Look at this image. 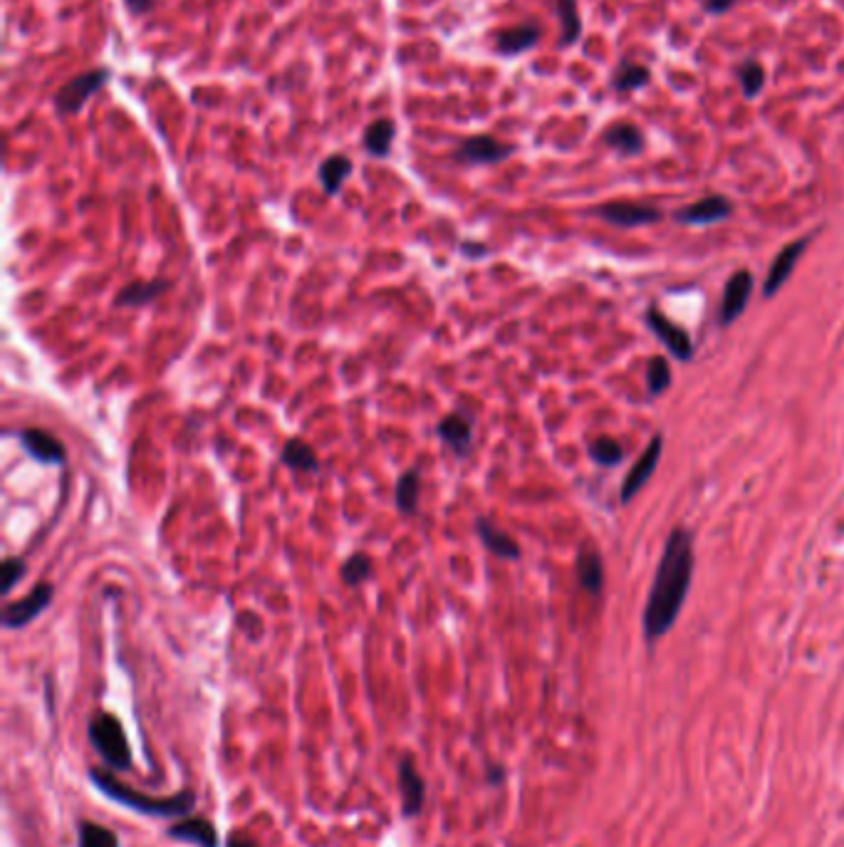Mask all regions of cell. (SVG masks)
I'll list each match as a JSON object with an SVG mask.
<instances>
[{
  "instance_id": "obj_17",
  "label": "cell",
  "mask_w": 844,
  "mask_h": 847,
  "mask_svg": "<svg viewBox=\"0 0 844 847\" xmlns=\"http://www.w3.org/2000/svg\"><path fill=\"white\" fill-rule=\"evenodd\" d=\"M476 530H478L481 543L486 545L496 558H503V560L520 558V545L515 543L513 535L505 533V530L498 528L493 521H488V518H476Z\"/></svg>"
},
{
  "instance_id": "obj_14",
  "label": "cell",
  "mask_w": 844,
  "mask_h": 847,
  "mask_svg": "<svg viewBox=\"0 0 844 847\" xmlns=\"http://www.w3.org/2000/svg\"><path fill=\"white\" fill-rule=\"evenodd\" d=\"M731 211L733 206L726 196H706V199L691 204L689 209L676 213V221L689 223V226H711V223L731 216Z\"/></svg>"
},
{
  "instance_id": "obj_24",
  "label": "cell",
  "mask_w": 844,
  "mask_h": 847,
  "mask_svg": "<svg viewBox=\"0 0 844 847\" xmlns=\"http://www.w3.org/2000/svg\"><path fill=\"white\" fill-rule=\"evenodd\" d=\"M419 493H421V476L419 471L411 469L401 474L397 481V491H394V501L404 516H414L419 511Z\"/></svg>"
},
{
  "instance_id": "obj_21",
  "label": "cell",
  "mask_w": 844,
  "mask_h": 847,
  "mask_svg": "<svg viewBox=\"0 0 844 847\" xmlns=\"http://www.w3.org/2000/svg\"><path fill=\"white\" fill-rule=\"evenodd\" d=\"M169 835L171 838L184 840V843L199 845V847H218V835L208 820H199V818L184 820V823L174 825V828L169 830Z\"/></svg>"
},
{
  "instance_id": "obj_20",
  "label": "cell",
  "mask_w": 844,
  "mask_h": 847,
  "mask_svg": "<svg viewBox=\"0 0 844 847\" xmlns=\"http://www.w3.org/2000/svg\"><path fill=\"white\" fill-rule=\"evenodd\" d=\"M352 174V159H347L345 154H335V157L325 159L320 164V184L325 189V194L337 196L345 186V181Z\"/></svg>"
},
{
  "instance_id": "obj_31",
  "label": "cell",
  "mask_w": 844,
  "mask_h": 847,
  "mask_svg": "<svg viewBox=\"0 0 844 847\" xmlns=\"http://www.w3.org/2000/svg\"><path fill=\"white\" fill-rule=\"evenodd\" d=\"M765 85V70L758 65V62H745L743 70H741V87L745 92V97H755L760 90H763Z\"/></svg>"
},
{
  "instance_id": "obj_33",
  "label": "cell",
  "mask_w": 844,
  "mask_h": 847,
  "mask_svg": "<svg viewBox=\"0 0 844 847\" xmlns=\"http://www.w3.org/2000/svg\"><path fill=\"white\" fill-rule=\"evenodd\" d=\"M25 575V563L20 558H5L3 563V592H10Z\"/></svg>"
},
{
  "instance_id": "obj_11",
  "label": "cell",
  "mask_w": 844,
  "mask_h": 847,
  "mask_svg": "<svg viewBox=\"0 0 844 847\" xmlns=\"http://www.w3.org/2000/svg\"><path fill=\"white\" fill-rule=\"evenodd\" d=\"M807 243H810V238H800V241L790 243V246H785L783 251L775 256V261L768 270V278H765V285H763L765 298H773L778 290H783V285L788 283L790 275H793L797 261H800V256L805 253Z\"/></svg>"
},
{
  "instance_id": "obj_15",
  "label": "cell",
  "mask_w": 844,
  "mask_h": 847,
  "mask_svg": "<svg viewBox=\"0 0 844 847\" xmlns=\"http://www.w3.org/2000/svg\"><path fill=\"white\" fill-rule=\"evenodd\" d=\"M399 788H401V805H404V815L411 818L421 810L426 798V786L424 778L419 776V771L414 768L411 758H404L399 766Z\"/></svg>"
},
{
  "instance_id": "obj_2",
  "label": "cell",
  "mask_w": 844,
  "mask_h": 847,
  "mask_svg": "<svg viewBox=\"0 0 844 847\" xmlns=\"http://www.w3.org/2000/svg\"><path fill=\"white\" fill-rule=\"evenodd\" d=\"M92 783H95L107 798L117 800V803L127 805V808L139 810V813L174 818V815H186L189 810H194V795L191 793H179L171 795V798H149V795H139V791H132V788H127L124 783H119L117 778L97 771L92 773Z\"/></svg>"
},
{
  "instance_id": "obj_29",
  "label": "cell",
  "mask_w": 844,
  "mask_h": 847,
  "mask_svg": "<svg viewBox=\"0 0 844 847\" xmlns=\"http://www.w3.org/2000/svg\"><path fill=\"white\" fill-rule=\"evenodd\" d=\"M80 847H119L117 835L112 830L95 823L80 825Z\"/></svg>"
},
{
  "instance_id": "obj_32",
  "label": "cell",
  "mask_w": 844,
  "mask_h": 847,
  "mask_svg": "<svg viewBox=\"0 0 844 847\" xmlns=\"http://www.w3.org/2000/svg\"><path fill=\"white\" fill-rule=\"evenodd\" d=\"M646 80H649V70H646V67L627 65L622 72H619L617 90H622V92L639 90V87L646 85Z\"/></svg>"
},
{
  "instance_id": "obj_25",
  "label": "cell",
  "mask_w": 844,
  "mask_h": 847,
  "mask_svg": "<svg viewBox=\"0 0 844 847\" xmlns=\"http://www.w3.org/2000/svg\"><path fill=\"white\" fill-rule=\"evenodd\" d=\"M604 144L622 154H639L644 147V139L634 124H614L604 132Z\"/></svg>"
},
{
  "instance_id": "obj_34",
  "label": "cell",
  "mask_w": 844,
  "mask_h": 847,
  "mask_svg": "<svg viewBox=\"0 0 844 847\" xmlns=\"http://www.w3.org/2000/svg\"><path fill=\"white\" fill-rule=\"evenodd\" d=\"M156 3H159V0H127V8L132 10L134 15H147Z\"/></svg>"
},
{
  "instance_id": "obj_27",
  "label": "cell",
  "mask_w": 844,
  "mask_h": 847,
  "mask_svg": "<svg viewBox=\"0 0 844 847\" xmlns=\"http://www.w3.org/2000/svg\"><path fill=\"white\" fill-rule=\"evenodd\" d=\"M372 573H374V565H372V558H369L367 553L349 555L347 563L342 565V580H345L349 587L367 583V580L372 578Z\"/></svg>"
},
{
  "instance_id": "obj_5",
  "label": "cell",
  "mask_w": 844,
  "mask_h": 847,
  "mask_svg": "<svg viewBox=\"0 0 844 847\" xmlns=\"http://www.w3.org/2000/svg\"><path fill=\"white\" fill-rule=\"evenodd\" d=\"M513 144H505L491 134H476V137L463 139L453 152V159L463 166H488L500 164L513 154Z\"/></svg>"
},
{
  "instance_id": "obj_12",
  "label": "cell",
  "mask_w": 844,
  "mask_h": 847,
  "mask_svg": "<svg viewBox=\"0 0 844 847\" xmlns=\"http://www.w3.org/2000/svg\"><path fill=\"white\" fill-rule=\"evenodd\" d=\"M441 439L456 451L458 456H466L473 446V417L463 409H453L451 414H446L436 426Z\"/></svg>"
},
{
  "instance_id": "obj_23",
  "label": "cell",
  "mask_w": 844,
  "mask_h": 847,
  "mask_svg": "<svg viewBox=\"0 0 844 847\" xmlns=\"http://www.w3.org/2000/svg\"><path fill=\"white\" fill-rule=\"evenodd\" d=\"M394 134H397V129H394L392 119H377V122L369 124L367 132H364V149H367L372 157L384 159L392 152Z\"/></svg>"
},
{
  "instance_id": "obj_8",
  "label": "cell",
  "mask_w": 844,
  "mask_h": 847,
  "mask_svg": "<svg viewBox=\"0 0 844 847\" xmlns=\"http://www.w3.org/2000/svg\"><path fill=\"white\" fill-rule=\"evenodd\" d=\"M646 322H649V327L654 330V335L669 347V352L676 360H691V355H694V342H691L689 332L681 330L679 325H674V322L666 318V315H661L656 308H649Z\"/></svg>"
},
{
  "instance_id": "obj_18",
  "label": "cell",
  "mask_w": 844,
  "mask_h": 847,
  "mask_svg": "<svg viewBox=\"0 0 844 847\" xmlns=\"http://www.w3.org/2000/svg\"><path fill=\"white\" fill-rule=\"evenodd\" d=\"M540 40V28L535 23L513 25L496 33V48L500 55H520L525 50L535 48Z\"/></svg>"
},
{
  "instance_id": "obj_28",
  "label": "cell",
  "mask_w": 844,
  "mask_h": 847,
  "mask_svg": "<svg viewBox=\"0 0 844 847\" xmlns=\"http://www.w3.org/2000/svg\"><path fill=\"white\" fill-rule=\"evenodd\" d=\"M671 384V367L664 357H651L649 365H646V389H649L651 397H659L669 389Z\"/></svg>"
},
{
  "instance_id": "obj_7",
  "label": "cell",
  "mask_w": 844,
  "mask_h": 847,
  "mask_svg": "<svg viewBox=\"0 0 844 847\" xmlns=\"http://www.w3.org/2000/svg\"><path fill=\"white\" fill-rule=\"evenodd\" d=\"M52 585H38L30 590V595H25L23 600L18 602H10V605H5L3 610V627H8V630H18V627H25L28 622H33L35 617L40 615V612L45 610V607L52 602Z\"/></svg>"
},
{
  "instance_id": "obj_35",
  "label": "cell",
  "mask_w": 844,
  "mask_h": 847,
  "mask_svg": "<svg viewBox=\"0 0 844 847\" xmlns=\"http://www.w3.org/2000/svg\"><path fill=\"white\" fill-rule=\"evenodd\" d=\"M733 5H736V0H706L708 13H726Z\"/></svg>"
},
{
  "instance_id": "obj_6",
  "label": "cell",
  "mask_w": 844,
  "mask_h": 847,
  "mask_svg": "<svg viewBox=\"0 0 844 847\" xmlns=\"http://www.w3.org/2000/svg\"><path fill=\"white\" fill-rule=\"evenodd\" d=\"M753 285L755 280L750 270H738V273H733L731 278H728L726 290H723L721 298V315H718L721 325H733V322L741 318L745 308H748L750 295H753Z\"/></svg>"
},
{
  "instance_id": "obj_9",
  "label": "cell",
  "mask_w": 844,
  "mask_h": 847,
  "mask_svg": "<svg viewBox=\"0 0 844 847\" xmlns=\"http://www.w3.org/2000/svg\"><path fill=\"white\" fill-rule=\"evenodd\" d=\"M661 451H664V436H654L651 444L644 449V454L637 459V464L629 469L627 478H624V486H622L624 503L632 501V498L646 486V481L654 476L656 466H659V459H661Z\"/></svg>"
},
{
  "instance_id": "obj_26",
  "label": "cell",
  "mask_w": 844,
  "mask_h": 847,
  "mask_svg": "<svg viewBox=\"0 0 844 847\" xmlns=\"http://www.w3.org/2000/svg\"><path fill=\"white\" fill-rule=\"evenodd\" d=\"M557 15L562 20V45L577 43L582 33V20L577 15L575 0H557Z\"/></svg>"
},
{
  "instance_id": "obj_3",
  "label": "cell",
  "mask_w": 844,
  "mask_h": 847,
  "mask_svg": "<svg viewBox=\"0 0 844 847\" xmlns=\"http://www.w3.org/2000/svg\"><path fill=\"white\" fill-rule=\"evenodd\" d=\"M90 741L102 753L104 761L117 771H127L132 766V748L122 724L112 714H97L90 721Z\"/></svg>"
},
{
  "instance_id": "obj_36",
  "label": "cell",
  "mask_w": 844,
  "mask_h": 847,
  "mask_svg": "<svg viewBox=\"0 0 844 847\" xmlns=\"http://www.w3.org/2000/svg\"><path fill=\"white\" fill-rule=\"evenodd\" d=\"M226 847H258V843H253V840H250L248 835H243V833H233L231 838H228Z\"/></svg>"
},
{
  "instance_id": "obj_16",
  "label": "cell",
  "mask_w": 844,
  "mask_h": 847,
  "mask_svg": "<svg viewBox=\"0 0 844 847\" xmlns=\"http://www.w3.org/2000/svg\"><path fill=\"white\" fill-rule=\"evenodd\" d=\"M575 573L577 583H580L582 590L590 592V595H599V592L604 590V565L592 545H582L580 548L575 560Z\"/></svg>"
},
{
  "instance_id": "obj_19",
  "label": "cell",
  "mask_w": 844,
  "mask_h": 847,
  "mask_svg": "<svg viewBox=\"0 0 844 847\" xmlns=\"http://www.w3.org/2000/svg\"><path fill=\"white\" fill-rule=\"evenodd\" d=\"M164 290H169V280H137V283H129L127 288L117 295V308L149 305L151 300L159 298Z\"/></svg>"
},
{
  "instance_id": "obj_22",
  "label": "cell",
  "mask_w": 844,
  "mask_h": 847,
  "mask_svg": "<svg viewBox=\"0 0 844 847\" xmlns=\"http://www.w3.org/2000/svg\"><path fill=\"white\" fill-rule=\"evenodd\" d=\"M280 461H283L285 466H290V469L300 471V474H315V471L320 469L317 454L312 451V446L305 444L302 439H290L288 444L283 446Z\"/></svg>"
},
{
  "instance_id": "obj_1",
  "label": "cell",
  "mask_w": 844,
  "mask_h": 847,
  "mask_svg": "<svg viewBox=\"0 0 844 847\" xmlns=\"http://www.w3.org/2000/svg\"><path fill=\"white\" fill-rule=\"evenodd\" d=\"M694 580V538L686 528H674L664 543L659 568L644 607V635L649 644L661 639L679 620Z\"/></svg>"
},
{
  "instance_id": "obj_30",
  "label": "cell",
  "mask_w": 844,
  "mask_h": 847,
  "mask_svg": "<svg viewBox=\"0 0 844 847\" xmlns=\"http://www.w3.org/2000/svg\"><path fill=\"white\" fill-rule=\"evenodd\" d=\"M590 456L599 466H617L619 461L624 459V451L617 441L609 439V436H602V439H597L595 444L590 446Z\"/></svg>"
},
{
  "instance_id": "obj_10",
  "label": "cell",
  "mask_w": 844,
  "mask_h": 847,
  "mask_svg": "<svg viewBox=\"0 0 844 847\" xmlns=\"http://www.w3.org/2000/svg\"><path fill=\"white\" fill-rule=\"evenodd\" d=\"M604 221L614 223L619 228H634V226H649L661 218V211L646 204H629V201H614V204H604L597 209Z\"/></svg>"
},
{
  "instance_id": "obj_4",
  "label": "cell",
  "mask_w": 844,
  "mask_h": 847,
  "mask_svg": "<svg viewBox=\"0 0 844 847\" xmlns=\"http://www.w3.org/2000/svg\"><path fill=\"white\" fill-rule=\"evenodd\" d=\"M109 75H112V72H109L107 67H97V70L85 72V75L72 77L67 85H62L60 90H57L55 95L57 112H60L62 117H70V114L80 112V109L90 102V97L107 85Z\"/></svg>"
},
{
  "instance_id": "obj_13",
  "label": "cell",
  "mask_w": 844,
  "mask_h": 847,
  "mask_svg": "<svg viewBox=\"0 0 844 847\" xmlns=\"http://www.w3.org/2000/svg\"><path fill=\"white\" fill-rule=\"evenodd\" d=\"M20 444H23L25 451H28L33 459H38L40 464H65L67 459V451L65 446H62V441L55 439L50 431L25 429L23 434H20Z\"/></svg>"
}]
</instances>
